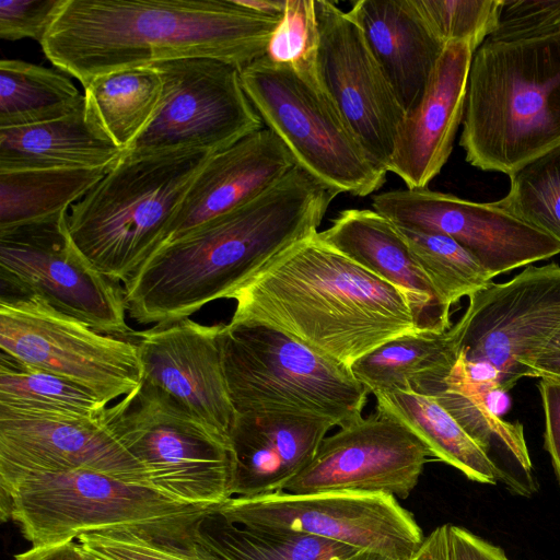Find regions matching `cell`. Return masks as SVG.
Wrapping results in <instances>:
<instances>
[{"mask_svg":"<svg viewBox=\"0 0 560 560\" xmlns=\"http://www.w3.org/2000/svg\"><path fill=\"white\" fill-rule=\"evenodd\" d=\"M295 165L262 194L160 246L125 282L140 324L188 318L230 294L293 244L318 232L337 195Z\"/></svg>","mask_w":560,"mask_h":560,"instance_id":"1","label":"cell"},{"mask_svg":"<svg viewBox=\"0 0 560 560\" xmlns=\"http://www.w3.org/2000/svg\"><path fill=\"white\" fill-rule=\"evenodd\" d=\"M282 15L236 0H63L39 45L82 86L110 72L186 58L242 70L266 55Z\"/></svg>","mask_w":560,"mask_h":560,"instance_id":"2","label":"cell"},{"mask_svg":"<svg viewBox=\"0 0 560 560\" xmlns=\"http://www.w3.org/2000/svg\"><path fill=\"white\" fill-rule=\"evenodd\" d=\"M229 299L236 302L232 322L279 329L350 369L385 342L420 332L398 289L318 232L275 257Z\"/></svg>","mask_w":560,"mask_h":560,"instance_id":"3","label":"cell"},{"mask_svg":"<svg viewBox=\"0 0 560 560\" xmlns=\"http://www.w3.org/2000/svg\"><path fill=\"white\" fill-rule=\"evenodd\" d=\"M459 144L466 161L506 175L560 144V32L486 39L469 69Z\"/></svg>","mask_w":560,"mask_h":560,"instance_id":"4","label":"cell"},{"mask_svg":"<svg viewBox=\"0 0 560 560\" xmlns=\"http://www.w3.org/2000/svg\"><path fill=\"white\" fill-rule=\"evenodd\" d=\"M212 153L121 155L68 211L69 234L105 277L124 283L164 242L191 182Z\"/></svg>","mask_w":560,"mask_h":560,"instance_id":"5","label":"cell"},{"mask_svg":"<svg viewBox=\"0 0 560 560\" xmlns=\"http://www.w3.org/2000/svg\"><path fill=\"white\" fill-rule=\"evenodd\" d=\"M0 489L1 520H13L32 547L112 528L187 536L218 508L180 502L150 485L86 469L31 474Z\"/></svg>","mask_w":560,"mask_h":560,"instance_id":"6","label":"cell"},{"mask_svg":"<svg viewBox=\"0 0 560 560\" xmlns=\"http://www.w3.org/2000/svg\"><path fill=\"white\" fill-rule=\"evenodd\" d=\"M222 368L236 413L287 411L336 427L362 417L369 392L351 369L267 325L232 322L219 334Z\"/></svg>","mask_w":560,"mask_h":560,"instance_id":"7","label":"cell"},{"mask_svg":"<svg viewBox=\"0 0 560 560\" xmlns=\"http://www.w3.org/2000/svg\"><path fill=\"white\" fill-rule=\"evenodd\" d=\"M101 420L162 493L209 506L232 498L230 439L162 390L142 381Z\"/></svg>","mask_w":560,"mask_h":560,"instance_id":"8","label":"cell"},{"mask_svg":"<svg viewBox=\"0 0 560 560\" xmlns=\"http://www.w3.org/2000/svg\"><path fill=\"white\" fill-rule=\"evenodd\" d=\"M241 81L262 122L308 174L358 197L384 185L387 173L368 155L320 79L265 55L241 70Z\"/></svg>","mask_w":560,"mask_h":560,"instance_id":"9","label":"cell"},{"mask_svg":"<svg viewBox=\"0 0 560 560\" xmlns=\"http://www.w3.org/2000/svg\"><path fill=\"white\" fill-rule=\"evenodd\" d=\"M560 327V265H529L468 298L450 328L459 357L501 393L529 376L528 363Z\"/></svg>","mask_w":560,"mask_h":560,"instance_id":"10","label":"cell"},{"mask_svg":"<svg viewBox=\"0 0 560 560\" xmlns=\"http://www.w3.org/2000/svg\"><path fill=\"white\" fill-rule=\"evenodd\" d=\"M68 211L0 231L1 295H35L98 332L132 336L124 290L74 245Z\"/></svg>","mask_w":560,"mask_h":560,"instance_id":"11","label":"cell"},{"mask_svg":"<svg viewBox=\"0 0 560 560\" xmlns=\"http://www.w3.org/2000/svg\"><path fill=\"white\" fill-rule=\"evenodd\" d=\"M0 349L86 388L107 405L142 382L136 342L98 332L35 295L0 296Z\"/></svg>","mask_w":560,"mask_h":560,"instance_id":"12","label":"cell"},{"mask_svg":"<svg viewBox=\"0 0 560 560\" xmlns=\"http://www.w3.org/2000/svg\"><path fill=\"white\" fill-rule=\"evenodd\" d=\"M151 67L162 78V102L122 155L215 153L264 128L236 66L214 58H186Z\"/></svg>","mask_w":560,"mask_h":560,"instance_id":"13","label":"cell"},{"mask_svg":"<svg viewBox=\"0 0 560 560\" xmlns=\"http://www.w3.org/2000/svg\"><path fill=\"white\" fill-rule=\"evenodd\" d=\"M217 512L242 526L305 533L395 560H411L425 538L413 515L385 493L278 491L233 497Z\"/></svg>","mask_w":560,"mask_h":560,"instance_id":"14","label":"cell"},{"mask_svg":"<svg viewBox=\"0 0 560 560\" xmlns=\"http://www.w3.org/2000/svg\"><path fill=\"white\" fill-rule=\"evenodd\" d=\"M320 82L373 163L383 172L405 110L358 24L335 2L314 0Z\"/></svg>","mask_w":560,"mask_h":560,"instance_id":"15","label":"cell"},{"mask_svg":"<svg viewBox=\"0 0 560 560\" xmlns=\"http://www.w3.org/2000/svg\"><path fill=\"white\" fill-rule=\"evenodd\" d=\"M373 210L394 224L447 235L494 277L560 254V244L493 202H475L425 188L372 197Z\"/></svg>","mask_w":560,"mask_h":560,"instance_id":"16","label":"cell"},{"mask_svg":"<svg viewBox=\"0 0 560 560\" xmlns=\"http://www.w3.org/2000/svg\"><path fill=\"white\" fill-rule=\"evenodd\" d=\"M430 456L411 430L376 409L326 436L312 462L282 491L385 493L406 499Z\"/></svg>","mask_w":560,"mask_h":560,"instance_id":"17","label":"cell"},{"mask_svg":"<svg viewBox=\"0 0 560 560\" xmlns=\"http://www.w3.org/2000/svg\"><path fill=\"white\" fill-rule=\"evenodd\" d=\"M79 469L152 486L101 415L0 406V487L31 474Z\"/></svg>","mask_w":560,"mask_h":560,"instance_id":"18","label":"cell"},{"mask_svg":"<svg viewBox=\"0 0 560 560\" xmlns=\"http://www.w3.org/2000/svg\"><path fill=\"white\" fill-rule=\"evenodd\" d=\"M221 324L185 318L133 332L142 381L167 394L230 439L235 418L222 368Z\"/></svg>","mask_w":560,"mask_h":560,"instance_id":"19","label":"cell"},{"mask_svg":"<svg viewBox=\"0 0 560 560\" xmlns=\"http://www.w3.org/2000/svg\"><path fill=\"white\" fill-rule=\"evenodd\" d=\"M468 42L444 47L419 103L405 114L388 172L406 188H425L447 162L463 122L469 69Z\"/></svg>","mask_w":560,"mask_h":560,"instance_id":"20","label":"cell"},{"mask_svg":"<svg viewBox=\"0 0 560 560\" xmlns=\"http://www.w3.org/2000/svg\"><path fill=\"white\" fill-rule=\"evenodd\" d=\"M295 165L289 149L268 128L212 153L191 182L162 245L250 201Z\"/></svg>","mask_w":560,"mask_h":560,"instance_id":"21","label":"cell"},{"mask_svg":"<svg viewBox=\"0 0 560 560\" xmlns=\"http://www.w3.org/2000/svg\"><path fill=\"white\" fill-rule=\"evenodd\" d=\"M334 427L329 419L295 412L236 413L230 431L232 498L282 491Z\"/></svg>","mask_w":560,"mask_h":560,"instance_id":"22","label":"cell"},{"mask_svg":"<svg viewBox=\"0 0 560 560\" xmlns=\"http://www.w3.org/2000/svg\"><path fill=\"white\" fill-rule=\"evenodd\" d=\"M319 237L407 299L420 332L452 327L451 307L436 294L396 225L371 209L341 211Z\"/></svg>","mask_w":560,"mask_h":560,"instance_id":"23","label":"cell"},{"mask_svg":"<svg viewBox=\"0 0 560 560\" xmlns=\"http://www.w3.org/2000/svg\"><path fill=\"white\" fill-rule=\"evenodd\" d=\"M348 14L408 113L421 100L446 45L433 33L416 0H359Z\"/></svg>","mask_w":560,"mask_h":560,"instance_id":"24","label":"cell"},{"mask_svg":"<svg viewBox=\"0 0 560 560\" xmlns=\"http://www.w3.org/2000/svg\"><path fill=\"white\" fill-rule=\"evenodd\" d=\"M495 390L492 383L471 376L458 358L445 385L432 397L482 451L493 466L498 481L511 493L527 498L538 490V483L524 428L502 419L490 405L489 397Z\"/></svg>","mask_w":560,"mask_h":560,"instance_id":"25","label":"cell"},{"mask_svg":"<svg viewBox=\"0 0 560 560\" xmlns=\"http://www.w3.org/2000/svg\"><path fill=\"white\" fill-rule=\"evenodd\" d=\"M121 155L89 117L84 102L57 119L0 127V171L113 167Z\"/></svg>","mask_w":560,"mask_h":560,"instance_id":"26","label":"cell"},{"mask_svg":"<svg viewBox=\"0 0 560 560\" xmlns=\"http://www.w3.org/2000/svg\"><path fill=\"white\" fill-rule=\"evenodd\" d=\"M458 358L450 329L416 332L385 342L354 362L351 371L374 396L393 392L435 396Z\"/></svg>","mask_w":560,"mask_h":560,"instance_id":"27","label":"cell"},{"mask_svg":"<svg viewBox=\"0 0 560 560\" xmlns=\"http://www.w3.org/2000/svg\"><path fill=\"white\" fill-rule=\"evenodd\" d=\"M375 398L376 409L411 430L431 456L456 468L471 481L498 482L497 472L482 451L434 397L393 392L377 394Z\"/></svg>","mask_w":560,"mask_h":560,"instance_id":"28","label":"cell"},{"mask_svg":"<svg viewBox=\"0 0 560 560\" xmlns=\"http://www.w3.org/2000/svg\"><path fill=\"white\" fill-rule=\"evenodd\" d=\"M83 95L89 117L124 153L154 118L163 82L151 66L137 67L93 79Z\"/></svg>","mask_w":560,"mask_h":560,"instance_id":"29","label":"cell"},{"mask_svg":"<svg viewBox=\"0 0 560 560\" xmlns=\"http://www.w3.org/2000/svg\"><path fill=\"white\" fill-rule=\"evenodd\" d=\"M194 536L225 560H347L359 550L305 533L234 524L217 509L196 523Z\"/></svg>","mask_w":560,"mask_h":560,"instance_id":"30","label":"cell"},{"mask_svg":"<svg viewBox=\"0 0 560 560\" xmlns=\"http://www.w3.org/2000/svg\"><path fill=\"white\" fill-rule=\"evenodd\" d=\"M113 167L0 171V231L68 211Z\"/></svg>","mask_w":560,"mask_h":560,"instance_id":"31","label":"cell"},{"mask_svg":"<svg viewBox=\"0 0 560 560\" xmlns=\"http://www.w3.org/2000/svg\"><path fill=\"white\" fill-rule=\"evenodd\" d=\"M83 102L84 95L61 71L16 59L0 61V127L57 119Z\"/></svg>","mask_w":560,"mask_h":560,"instance_id":"32","label":"cell"},{"mask_svg":"<svg viewBox=\"0 0 560 560\" xmlns=\"http://www.w3.org/2000/svg\"><path fill=\"white\" fill-rule=\"evenodd\" d=\"M0 406L100 416L108 406L94 393L0 352Z\"/></svg>","mask_w":560,"mask_h":560,"instance_id":"33","label":"cell"},{"mask_svg":"<svg viewBox=\"0 0 560 560\" xmlns=\"http://www.w3.org/2000/svg\"><path fill=\"white\" fill-rule=\"evenodd\" d=\"M396 228L439 298L450 307L492 282L480 264L452 237L406 226Z\"/></svg>","mask_w":560,"mask_h":560,"instance_id":"34","label":"cell"},{"mask_svg":"<svg viewBox=\"0 0 560 560\" xmlns=\"http://www.w3.org/2000/svg\"><path fill=\"white\" fill-rule=\"evenodd\" d=\"M509 177V192L493 203L560 244V144Z\"/></svg>","mask_w":560,"mask_h":560,"instance_id":"35","label":"cell"},{"mask_svg":"<svg viewBox=\"0 0 560 560\" xmlns=\"http://www.w3.org/2000/svg\"><path fill=\"white\" fill-rule=\"evenodd\" d=\"M78 542L93 560H225L187 536L154 535L148 532L112 528L80 535Z\"/></svg>","mask_w":560,"mask_h":560,"instance_id":"36","label":"cell"},{"mask_svg":"<svg viewBox=\"0 0 560 560\" xmlns=\"http://www.w3.org/2000/svg\"><path fill=\"white\" fill-rule=\"evenodd\" d=\"M444 44L468 42L476 51L494 31L501 0H416Z\"/></svg>","mask_w":560,"mask_h":560,"instance_id":"37","label":"cell"},{"mask_svg":"<svg viewBox=\"0 0 560 560\" xmlns=\"http://www.w3.org/2000/svg\"><path fill=\"white\" fill-rule=\"evenodd\" d=\"M317 47L314 0H285L284 13L272 34L266 56L291 66L303 75L319 79Z\"/></svg>","mask_w":560,"mask_h":560,"instance_id":"38","label":"cell"},{"mask_svg":"<svg viewBox=\"0 0 560 560\" xmlns=\"http://www.w3.org/2000/svg\"><path fill=\"white\" fill-rule=\"evenodd\" d=\"M560 32V0H501L498 22L487 39L511 42Z\"/></svg>","mask_w":560,"mask_h":560,"instance_id":"39","label":"cell"},{"mask_svg":"<svg viewBox=\"0 0 560 560\" xmlns=\"http://www.w3.org/2000/svg\"><path fill=\"white\" fill-rule=\"evenodd\" d=\"M62 3L63 0H0V37L31 38L40 44Z\"/></svg>","mask_w":560,"mask_h":560,"instance_id":"40","label":"cell"},{"mask_svg":"<svg viewBox=\"0 0 560 560\" xmlns=\"http://www.w3.org/2000/svg\"><path fill=\"white\" fill-rule=\"evenodd\" d=\"M537 387L545 415L544 447L560 485V378L539 377Z\"/></svg>","mask_w":560,"mask_h":560,"instance_id":"41","label":"cell"},{"mask_svg":"<svg viewBox=\"0 0 560 560\" xmlns=\"http://www.w3.org/2000/svg\"><path fill=\"white\" fill-rule=\"evenodd\" d=\"M450 560H510L502 548L468 529L448 524Z\"/></svg>","mask_w":560,"mask_h":560,"instance_id":"42","label":"cell"},{"mask_svg":"<svg viewBox=\"0 0 560 560\" xmlns=\"http://www.w3.org/2000/svg\"><path fill=\"white\" fill-rule=\"evenodd\" d=\"M14 560H92L83 552L79 542L67 540L60 544L31 547L14 556Z\"/></svg>","mask_w":560,"mask_h":560,"instance_id":"43","label":"cell"},{"mask_svg":"<svg viewBox=\"0 0 560 560\" xmlns=\"http://www.w3.org/2000/svg\"><path fill=\"white\" fill-rule=\"evenodd\" d=\"M448 524L440 525L428 536L411 560H450Z\"/></svg>","mask_w":560,"mask_h":560,"instance_id":"44","label":"cell"},{"mask_svg":"<svg viewBox=\"0 0 560 560\" xmlns=\"http://www.w3.org/2000/svg\"><path fill=\"white\" fill-rule=\"evenodd\" d=\"M529 377L560 378V349L544 350L528 363Z\"/></svg>","mask_w":560,"mask_h":560,"instance_id":"45","label":"cell"},{"mask_svg":"<svg viewBox=\"0 0 560 560\" xmlns=\"http://www.w3.org/2000/svg\"><path fill=\"white\" fill-rule=\"evenodd\" d=\"M240 4L268 15H282L285 9V0H236Z\"/></svg>","mask_w":560,"mask_h":560,"instance_id":"46","label":"cell"},{"mask_svg":"<svg viewBox=\"0 0 560 560\" xmlns=\"http://www.w3.org/2000/svg\"><path fill=\"white\" fill-rule=\"evenodd\" d=\"M347 560H395L380 552L371 550H358L354 555Z\"/></svg>","mask_w":560,"mask_h":560,"instance_id":"47","label":"cell"},{"mask_svg":"<svg viewBox=\"0 0 560 560\" xmlns=\"http://www.w3.org/2000/svg\"><path fill=\"white\" fill-rule=\"evenodd\" d=\"M553 349H560V327L552 335V337L550 338L549 342L547 343V346L545 347L544 350H553Z\"/></svg>","mask_w":560,"mask_h":560,"instance_id":"48","label":"cell"},{"mask_svg":"<svg viewBox=\"0 0 560 560\" xmlns=\"http://www.w3.org/2000/svg\"><path fill=\"white\" fill-rule=\"evenodd\" d=\"M93 560V559H92Z\"/></svg>","mask_w":560,"mask_h":560,"instance_id":"49","label":"cell"}]
</instances>
